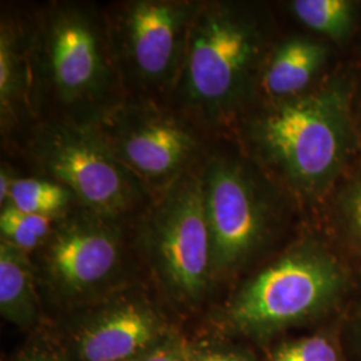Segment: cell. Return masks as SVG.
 Segmentation results:
<instances>
[{"instance_id":"2","label":"cell","mask_w":361,"mask_h":361,"mask_svg":"<svg viewBox=\"0 0 361 361\" xmlns=\"http://www.w3.org/2000/svg\"><path fill=\"white\" fill-rule=\"evenodd\" d=\"M244 137L250 153L290 193L316 202L335 186L356 145L348 87L334 80L271 101L246 119Z\"/></svg>"},{"instance_id":"16","label":"cell","mask_w":361,"mask_h":361,"mask_svg":"<svg viewBox=\"0 0 361 361\" xmlns=\"http://www.w3.org/2000/svg\"><path fill=\"white\" fill-rule=\"evenodd\" d=\"M289 10L300 23L335 42L349 38L356 22V6L348 0H295Z\"/></svg>"},{"instance_id":"10","label":"cell","mask_w":361,"mask_h":361,"mask_svg":"<svg viewBox=\"0 0 361 361\" xmlns=\"http://www.w3.org/2000/svg\"><path fill=\"white\" fill-rule=\"evenodd\" d=\"M92 125L155 195L200 165L204 143L193 122L161 104L125 98Z\"/></svg>"},{"instance_id":"1","label":"cell","mask_w":361,"mask_h":361,"mask_svg":"<svg viewBox=\"0 0 361 361\" xmlns=\"http://www.w3.org/2000/svg\"><path fill=\"white\" fill-rule=\"evenodd\" d=\"M271 51L269 20L261 8L201 1L170 98L173 110L207 128L231 121L259 89Z\"/></svg>"},{"instance_id":"12","label":"cell","mask_w":361,"mask_h":361,"mask_svg":"<svg viewBox=\"0 0 361 361\" xmlns=\"http://www.w3.org/2000/svg\"><path fill=\"white\" fill-rule=\"evenodd\" d=\"M0 116L3 135L38 119L28 31L8 18L0 28Z\"/></svg>"},{"instance_id":"7","label":"cell","mask_w":361,"mask_h":361,"mask_svg":"<svg viewBox=\"0 0 361 361\" xmlns=\"http://www.w3.org/2000/svg\"><path fill=\"white\" fill-rule=\"evenodd\" d=\"M201 1L131 0L106 13L126 98H171Z\"/></svg>"},{"instance_id":"9","label":"cell","mask_w":361,"mask_h":361,"mask_svg":"<svg viewBox=\"0 0 361 361\" xmlns=\"http://www.w3.org/2000/svg\"><path fill=\"white\" fill-rule=\"evenodd\" d=\"M212 243L213 277L243 267L269 237L279 202L268 182L246 161L212 155L201 164Z\"/></svg>"},{"instance_id":"6","label":"cell","mask_w":361,"mask_h":361,"mask_svg":"<svg viewBox=\"0 0 361 361\" xmlns=\"http://www.w3.org/2000/svg\"><path fill=\"white\" fill-rule=\"evenodd\" d=\"M141 216L143 247L162 290L180 305L198 304L214 279L201 164L157 194Z\"/></svg>"},{"instance_id":"19","label":"cell","mask_w":361,"mask_h":361,"mask_svg":"<svg viewBox=\"0 0 361 361\" xmlns=\"http://www.w3.org/2000/svg\"><path fill=\"white\" fill-rule=\"evenodd\" d=\"M268 361H340L334 344L323 336L304 337L277 347Z\"/></svg>"},{"instance_id":"20","label":"cell","mask_w":361,"mask_h":361,"mask_svg":"<svg viewBox=\"0 0 361 361\" xmlns=\"http://www.w3.org/2000/svg\"><path fill=\"white\" fill-rule=\"evenodd\" d=\"M133 361H193V348L173 332Z\"/></svg>"},{"instance_id":"3","label":"cell","mask_w":361,"mask_h":361,"mask_svg":"<svg viewBox=\"0 0 361 361\" xmlns=\"http://www.w3.org/2000/svg\"><path fill=\"white\" fill-rule=\"evenodd\" d=\"M37 114L94 123L126 98L106 13L55 3L28 31Z\"/></svg>"},{"instance_id":"11","label":"cell","mask_w":361,"mask_h":361,"mask_svg":"<svg viewBox=\"0 0 361 361\" xmlns=\"http://www.w3.org/2000/svg\"><path fill=\"white\" fill-rule=\"evenodd\" d=\"M170 334L153 302L140 292L121 290L92 302L73 329L74 361H133Z\"/></svg>"},{"instance_id":"15","label":"cell","mask_w":361,"mask_h":361,"mask_svg":"<svg viewBox=\"0 0 361 361\" xmlns=\"http://www.w3.org/2000/svg\"><path fill=\"white\" fill-rule=\"evenodd\" d=\"M74 204L78 205L74 194L56 180L15 177L6 205L25 213L59 219L74 209Z\"/></svg>"},{"instance_id":"22","label":"cell","mask_w":361,"mask_h":361,"mask_svg":"<svg viewBox=\"0 0 361 361\" xmlns=\"http://www.w3.org/2000/svg\"><path fill=\"white\" fill-rule=\"evenodd\" d=\"M15 361H65L59 352L46 344H34L22 350Z\"/></svg>"},{"instance_id":"13","label":"cell","mask_w":361,"mask_h":361,"mask_svg":"<svg viewBox=\"0 0 361 361\" xmlns=\"http://www.w3.org/2000/svg\"><path fill=\"white\" fill-rule=\"evenodd\" d=\"M328 52V46L316 39L301 35L285 39L269 54L259 89L271 101L305 94L326 63Z\"/></svg>"},{"instance_id":"18","label":"cell","mask_w":361,"mask_h":361,"mask_svg":"<svg viewBox=\"0 0 361 361\" xmlns=\"http://www.w3.org/2000/svg\"><path fill=\"white\" fill-rule=\"evenodd\" d=\"M336 221L361 252V171L343 183L335 197Z\"/></svg>"},{"instance_id":"5","label":"cell","mask_w":361,"mask_h":361,"mask_svg":"<svg viewBox=\"0 0 361 361\" xmlns=\"http://www.w3.org/2000/svg\"><path fill=\"white\" fill-rule=\"evenodd\" d=\"M347 284L338 258L317 241L304 240L238 289L228 319L246 335H271L331 308Z\"/></svg>"},{"instance_id":"14","label":"cell","mask_w":361,"mask_h":361,"mask_svg":"<svg viewBox=\"0 0 361 361\" xmlns=\"http://www.w3.org/2000/svg\"><path fill=\"white\" fill-rule=\"evenodd\" d=\"M0 313L20 328L35 326L40 317L38 277L34 261L23 250L0 243Z\"/></svg>"},{"instance_id":"23","label":"cell","mask_w":361,"mask_h":361,"mask_svg":"<svg viewBox=\"0 0 361 361\" xmlns=\"http://www.w3.org/2000/svg\"><path fill=\"white\" fill-rule=\"evenodd\" d=\"M13 178H15V176L10 173V170L6 166H3L1 173H0V204H1V207L7 204Z\"/></svg>"},{"instance_id":"21","label":"cell","mask_w":361,"mask_h":361,"mask_svg":"<svg viewBox=\"0 0 361 361\" xmlns=\"http://www.w3.org/2000/svg\"><path fill=\"white\" fill-rule=\"evenodd\" d=\"M193 361H255L245 353L222 348H193Z\"/></svg>"},{"instance_id":"24","label":"cell","mask_w":361,"mask_h":361,"mask_svg":"<svg viewBox=\"0 0 361 361\" xmlns=\"http://www.w3.org/2000/svg\"><path fill=\"white\" fill-rule=\"evenodd\" d=\"M360 331H361V312H360Z\"/></svg>"},{"instance_id":"17","label":"cell","mask_w":361,"mask_h":361,"mask_svg":"<svg viewBox=\"0 0 361 361\" xmlns=\"http://www.w3.org/2000/svg\"><path fill=\"white\" fill-rule=\"evenodd\" d=\"M55 221L56 219L25 213L6 205L0 213L1 240L31 256L46 243Z\"/></svg>"},{"instance_id":"4","label":"cell","mask_w":361,"mask_h":361,"mask_svg":"<svg viewBox=\"0 0 361 361\" xmlns=\"http://www.w3.org/2000/svg\"><path fill=\"white\" fill-rule=\"evenodd\" d=\"M26 154L47 178L74 194L79 207L107 219L142 214L157 197L92 123L38 121L30 130Z\"/></svg>"},{"instance_id":"8","label":"cell","mask_w":361,"mask_h":361,"mask_svg":"<svg viewBox=\"0 0 361 361\" xmlns=\"http://www.w3.org/2000/svg\"><path fill=\"white\" fill-rule=\"evenodd\" d=\"M35 253L38 285L51 300L67 307L95 302L113 292L123 273L121 221L78 205L56 219Z\"/></svg>"}]
</instances>
